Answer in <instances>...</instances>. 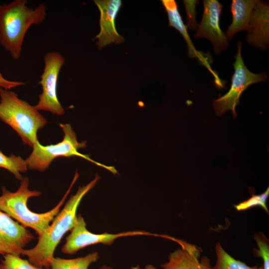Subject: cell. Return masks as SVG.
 I'll use <instances>...</instances> for the list:
<instances>
[{"label": "cell", "instance_id": "6da1fadb", "mask_svg": "<svg viewBox=\"0 0 269 269\" xmlns=\"http://www.w3.org/2000/svg\"><path fill=\"white\" fill-rule=\"evenodd\" d=\"M99 179V176L96 174L87 185L79 187L76 193L71 196L62 210L55 216L52 223L38 236L36 245L31 249L23 250L21 255L27 256L32 265L48 269L61 239L75 225L77 216L76 212L80 202Z\"/></svg>", "mask_w": 269, "mask_h": 269}, {"label": "cell", "instance_id": "7a4b0ae2", "mask_svg": "<svg viewBox=\"0 0 269 269\" xmlns=\"http://www.w3.org/2000/svg\"><path fill=\"white\" fill-rule=\"evenodd\" d=\"M27 3L26 0H14L0 4V44L14 60L20 56L28 29L46 19L47 7L44 3L33 8L27 6Z\"/></svg>", "mask_w": 269, "mask_h": 269}, {"label": "cell", "instance_id": "3957f363", "mask_svg": "<svg viewBox=\"0 0 269 269\" xmlns=\"http://www.w3.org/2000/svg\"><path fill=\"white\" fill-rule=\"evenodd\" d=\"M78 177L79 174L76 171L69 188L60 202L51 210L43 213L33 212L28 208V200L31 197L40 196L41 192L37 190H29V179L27 177H23L19 188L15 192H11L4 187H2V194L0 196V210L24 228L32 229L40 236L60 212L61 207Z\"/></svg>", "mask_w": 269, "mask_h": 269}, {"label": "cell", "instance_id": "277c9868", "mask_svg": "<svg viewBox=\"0 0 269 269\" xmlns=\"http://www.w3.org/2000/svg\"><path fill=\"white\" fill-rule=\"evenodd\" d=\"M0 119L20 137L23 143L32 148L37 141L38 131L46 124V119L14 92L0 88Z\"/></svg>", "mask_w": 269, "mask_h": 269}, {"label": "cell", "instance_id": "5b68a950", "mask_svg": "<svg viewBox=\"0 0 269 269\" xmlns=\"http://www.w3.org/2000/svg\"><path fill=\"white\" fill-rule=\"evenodd\" d=\"M64 137L63 140L54 144L43 145L38 140L33 145L32 151L26 158L25 162L27 167L32 170L43 171L50 165L52 161L58 157H69L79 156L102 167L114 174L118 173L112 166H107L92 159L88 155L83 154L78 149L86 146V141L79 142L76 134L69 124H60Z\"/></svg>", "mask_w": 269, "mask_h": 269}, {"label": "cell", "instance_id": "8992f818", "mask_svg": "<svg viewBox=\"0 0 269 269\" xmlns=\"http://www.w3.org/2000/svg\"><path fill=\"white\" fill-rule=\"evenodd\" d=\"M238 52L235 56L234 73L232 77L229 91L224 95L213 101L216 115L221 116L231 111L236 118V107L240 102L242 93L251 84L266 81L268 76L265 73L255 74L246 66L241 55L242 43L237 42Z\"/></svg>", "mask_w": 269, "mask_h": 269}, {"label": "cell", "instance_id": "52a82bcc", "mask_svg": "<svg viewBox=\"0 0 269 269\" xmlns=\"http://www.w3.org/2000/svg\"><path fill=\"white\" fill-rule=\"evenodd\" d=\"M43 61V70L38 82L41 86L42 92L34 107L38 111L62 116L65 111L58 100L57 89L59 73L65 62V58L59 52L50 51L44 55Z\"/></svg>", "mask_w": 269, "mask_h": 269}, {"label": "cell", "instance_id": "ba28073f", "mask_svg": "<svg viewBox=\"0 0 269 269\" xmlns=\"http://www.w3.org/2000/svg\"><path fill=\"white\" fill-rule=\"evenodd\" d=\"M134 236L161 237L159 235L140 230L130 231L116 234L93 233L87 229L86 223L84 218L79 214L77 216L75 225L71 229L70 234L66 237L61 251L64 254L73 255L80 250L91 245L98 244L111 245L119 238Z\"/></svg>", "mask_w": 269, "mask_h": 269}, {"label": "cell", "instance_id": "9c48e42d", "mask_svg": "<svg viewBox=\"0 0 269 269\" xmlns=\"http://www.w3.org/2000/svg\"><path fill=\"white\" fill-rule=\"evenodd\" d=\"M201 23L194 38H205L212 43L216 55L220 54L229 45L228 39L220 26V17L223 7L217 0H205Z\"/></svg>", "mask_w": 269, "mask_h": 269}, {"label": "cell", "instance_id": "30bf717a", "mask_svg": "<svg viewBox=\"0 0 269 269\" xmlns=\"http://www.w3.org/2000/svg\"><path fill=\"white\" fill-rule=\"evenodd\" d=\"M34 238L30 232L0 210V254L20 256Z\"/></svg>", "mask_w": 269, "mask_h": 269}, {"label": "cell", "instance_id": "8fae6325", "mask_svg": "<svg viewBox=\"0 0 269 269\" xmlns=\"http://www.w3.org/2000/svg\"><path fill=\"white\" fill-rule=\"evenodd\" d=\"M100 12V31L95 39L99 49L112 43H123L124 38L117 31L115 19L122 5L121 0H95Z\"/></svg>", "mask_w": 269, "mask_h": 269}, {"label": "cell", "instance_id": "7c38bea8", "mask_svg": "<svg viewBox=\"0 0 269 269\" xmlns=\"http://www.w3.org/2000/svg\"><path fill=\"white\" fill-rule=\"evenodd\" d=\"M269 5L258 0L252 11L246 36L249 44L262 50L266 49L269 46Z\"/></svg>", "mask_w": 269, "mask_h": 269}, {"label": "cell", "instance_id": "4fadbf2b", "mask_svg": "<svg viewBox=\"0 0 269 269\" xmlns=\"http://www.w3.org/2000/svg\"><path fill=\"white\" fill-rule=\"evenodd\" d=\"M177 243L181 248L170 253L168 261L160 265L163 269H211L210 260L203 257L198 260L200 250L194 245L181 240Z\"/></svg>", "mask_w": 269, "mask_h": 269}, {"label": "cell", "instance_id": "5bb4252c", "mask_svg": "<svg viewBox=\"0 0 269 269\" xmlns=\"http://www.w3.org/2000/svg\"><path fill=\"white\" fill-rule=\"evenodd\" d=\"M161 2L168 15L169 26L173 27L177 29L185 40L187 44L188 56L192 58H198L212 72L208 63L209 62L206 60L207 57H204L203 54L197 51L194 47L188 35L186 27L184 24L178 11L176 1L174 0H162Z\"/></svg>", "mask_w": 269, "mask_h": 269}, {"label": "cell", "instance_id": "9a60e30c", "mask_svg": "<svg viewBox=\"0 0 269 269\" xmlns=\"http://www.w3.org/2000/svg\"><path fill=\"white\" fill-rule=\"evenodd\" d=\"M258 1L257 0H232L231 5L232 22L225 33L228 39L231 40L235 34L240 31H248L252 11Z\"/></svg>", "mask_w": 269, "mask_h": 269}, {"label": "cell", "instance_id": "2e32d148", "mask_svg": "<svg viewBox=\"0 0 269 269\" xmlns=\"http://www.w3.org/2000/svg\"><path fill=\"white\" fill-rule=\"evenodd\" d=\"M99 258L97 252H92L84 257L71 259L54 258L50 267L46 269H88L89 267L97 262Z\"/></svg>", "mask_w": 269, "mask_h": 269}, {"label": "cell", "instance_id": "e0dca14e", "mask_svg": "<svg viewBox=\"0 0 269 269\" xmlns=\"http://www.w3.org/2000/svg\"><path fill=\"white\" fill-rule=\"evenodd\" d=\"M215 251L217 262L211 269H263V266L251 267L240 261L235 260L224 250L219 243L216 245Z\"/></svg>", "mask_w": 269, "mask_h": 269}, {"label": "cell", "instance_id": "ac0fdd59", "mask_svg": "<svg viewBox=\"0 0 269 269\" xmlns=\"http://www.w3.org/2000/svg\"><path fill=\"white\" fill-rule=\"evenodd\" d=\"M0 167L6 169L19 180L22 178L21 173L26 171L28 168L25 160L20 156L12 154L6 156L0 151Z\"/></svg>", "mask_w": 269, "mask_h": 269}, {"label": "cell", "instance_id": "d6986e66", "mask_svg": "<svg viewBox=\"0 0 269 269\" xmlns=\"http://www.w3.org/2000/svg\"><path fill=\"white\" fill-rule=\"evenodd\" d=\"M0 269H45L31 264L28 260L21 259L20 256L6 255L1 261Z\"/></svg>", "mask_w": 269, "mask_h": 269}, {"label": "cell", "instance_id": "ffe728a7", "mask_svg": "<svg viewBox=\"0 0 269 269\" xmlns=\"http://www.w3.org/2000/svg\"><path fill=\"white\" fill-rule=\"evenodd\" d=\"M269 195V188L268 187L263 193L260 195H253L248 200L235 205V208L238 211H243L256 206H260L269 214V210L267 206V200Z\"/></svg>", "mask_w": 269, "mask_h": 269}, {"label": "cell", "instance_id": "44dd1931", "mask_svg": "<svg viewBox=\"0 0 269 269\" xmlns=\"http://www.w3.org/2000/svg\"><path fill=\"white\" fill-rule=\"evenodd\" d=\"M186 12L187 25L192 30H197L198 24L196 19V5L198 3V0H184L183 1Z\"/></svg>", "mask_w": 269, "mask_h": 269}, {"label": "cell", "instance_id": "7402d4cb", "mask_svg": "<svg viewBox=\"0 0 269 269\" xmlns=\"http://www.w3.org/2000/svg\"><path fill=\"white\" fill-rule=\"evenodd\" d=\"M26 83L20 81H10L5 79L0 72V88L9 90L11 88L25 85Z\"/></svg>", "mask_w": 269, "mask_h": 269}, {"label": "cell", "instance_id": "603a6c76", "mask_svg": "<svg viewBox=\"0 0 269 269\" xmlns=\"http://www.w3.org/2000/svg\"><path fill=\"white\" fill-rule=\"evenodd\" d=\"M131 269H157L154 266L150 264H148V265H146L143 268L140 267L139 265H137L136 266H133L131 267Z\"/></svg>", "mask_w": 269, "mask_h": 269}, {"label": "cell", "instance_id": "cb8c5ba5", "mask_svg": "<svg viewBox=\"0 0 269 269\" xmlns=\"http://www.w3.org/2000/svg\"><path fill=\"white\" fill-rule=\"evenodd\" d=\"M263 260V269H269V259L267 258H265Z\"/></svg>", "mask_w": 269, "mask_h": 269}, {"label": "cell", "instance_id": "d4e9b609", "mask_svg": "<svg viewBox=\"0 0 269 269\" xmlns=\"http://www.w3.org/2000/svg\"><path fill=\"white\" fill-rule=\"evenodd\" d=\"M99 269H113V268L111 267L104 265L101 267Z\"/></svg>", "mask_w": 269, "mask_h": 269}, {"label": "cell", "instance_id": "484cf974", "mask_svg": "<svg viewBox=\"0 0 269 269\" xmlns=\"http://www.w3.org/2000/svg\"></svg>", "mask_w": 269, "mask_h": 269}]
</instances>
